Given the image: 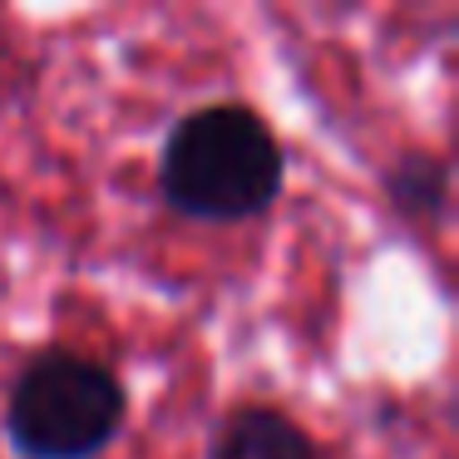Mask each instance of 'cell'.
Returning a JSON list of instances; mask_svg holds the SVG:
<instances>
[{
    "instance_id": "cell-1",
    "label": "cell",
    "mask_w": 459,
    "mask_h": 459,
    "mask_svg": "<svg viewBox=\"0 0 459 459\" xmlns=\"http://www.w3.org/2000/svg\"><path fill=\"white\" fill-rule=\"evenodd\" d=\"M287 188L281 139L252 104L218 100L188 109L159 149V198L183 222L238 228L277 208Z\"/></svg>"
},
{
    "instance_id": "cell-2",
    "label": "cell",
    "mask_w": 459,
    "mask_h": 459,
    "mask_svg": "<svg viewBox=\"0 0 459 459\" xmlns=\"http://www.w3.org/2000/svg\"><path fill=\"white\" fill-rule=\"evenodd\" d=\"M5 439L21 459H100L129 420L119 370L70 346H40L5 390Z\"/></svg>"
},
{
    "instance_id": "cell-3",
    "label": "cell",
    "mask_w": 459,
    "mask_h": 459,
    "mask_svg": "<svg viewBox=\"0 0 459 459\" xmlns=\"http://www.w3.org/2000/svg\"><path fill=\"white\" fill-rule=\"evenodd\" d=\"M208 459H321L316 439L277 405H238L218 420Z\"/></svg>"
},
{
    "instance_id": "cell-4",
    "label": "cell",
    "mask_w": 459,
    "mask_h": 459,
    "mask_svg": "<svg viewBox=\"0 0 459 459\" xmlns=\"http://www.w3.org/2000/svg\"><path fill=\"white\" fill-rule=\"evenodd\" d=\"M380 188L390 212H400L410 228H439L449 212V163L429 149H405L385 163Z\"/></svg>"
}]
</instances>
